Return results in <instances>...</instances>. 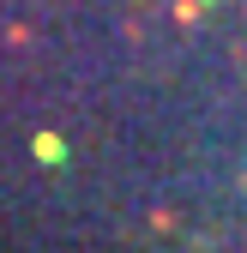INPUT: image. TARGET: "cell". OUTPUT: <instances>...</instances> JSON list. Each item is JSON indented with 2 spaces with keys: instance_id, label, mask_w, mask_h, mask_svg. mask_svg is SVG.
I'll list each match as a JSON object with an SVG mask.
<instances>
[{
  "instance_id": "1",
  "label": "cell",
  "mask_w": 247,
  "mask_h": 253,
  "mask_svg": "<svg viewBox=\"0 0 247 253\" xmlns=\"http://www.w3.org/2000/svg\"><path fill=\"white\" fill-rule=\"evenodd\" d=\"M30 151H37V163H67V145H60L54 133H37V145H30Z\"/></svg>"
}]
</instances>
